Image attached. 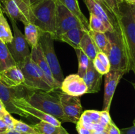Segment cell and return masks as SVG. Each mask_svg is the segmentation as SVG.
<instances>
[{
  "mask_svg": "<svg viewBox=\"0 0 135 134\" xmlns=\"http://www.w3.org/2000/svg\"><path fill=\"white\" fill-rule=\"evenodd\" d=\"M113 13V28H117L122 38L130 64L135 75V22L130 3L123 0H108Z\"/></svg>",
  "mask_w": 135,
  "mask_h": 134,
  "instance_id": "1",
  "label": "cell"
},
{
  "mask_svg": "<svg viewBox=\"0 0 135 134\" xmlns=\"http://www.w3.org/2000/svg\"><path fill=\"white\" fill-rule=\"evenodd\" d=\"M30 22L42 32L51 34L55 39L56 0H42L31 6Z\"/></svg>",
  "mask_w": 135,
  "mask_h": 134,
  "instance_id": "2",
  "label": "cell"
},
{
  "mask_svg": "<svg viewBox=\"0 0 135 134\" xmlns=\"http://www.w3.org/2000/svg\"><path fill=\"white\" fill-rule=\"evenodd\" d=\"M50 93L42 91H32L26 95L25 99L32 106L52 116L62 123L70 122L63 112L59 97Z\"/></svg>",
  "mask_w": 135,
  "mask_h": 134,
  "instance_id": "3",
  "label": "cell"
},
{
  "mask_svg": "<svg viewBox=\"0 0 135 134\" xmlns=\"http://www.w3.org/2000/svg\"><path fill=\"white\" fill-rule=\"evenodd\" d=\"M105 34L109 39L106 55L110 63V70L129 73L131 70L130 64L119 32L117 28H114V31L107 32Z\"/></svg>",
  "mask_w": 135,
  "mask_h": 134,
  "instance_id": "4",
  "label": "cell"
},
{
  "mask_svg": "<svg viewBox=\"0 0 135 134\" xmlns=\"http://www.w3.org/2000/svg\"><path fill=\"white\" fill-rule=\"evenodd\" d=\"M17 66L20 68L24 76L22 86L30 91H42L52 92L53 89L47 83L44 75L36 64L32 61L30 56L26 57Z\"/></svg>",
  "mask_w": 135,
  "mask_h": 134,
  "instance_id": "5",
  "label": "cell"
},
{
  "mask_svg": "<svg viewBox=\"0 0 135 134\" xmlns=\"http://www.w3.org/2000/svg\"><path fill=\"white\" fill-rule=\"evenodd\" d=\"M54 38L49 33L41 32L38 44L40 46L46 62L51 69L54 78L61 85L64 76L54 49Z\"/></svg>",
  "mask_w": 135,
  "mask_h": 134,
  "instance_id": "6",
  "label": "cell"
},
{
  "mask_svg": "<svg viewBox=\"0 0 135 134\" xmlns=\"http://www.w3.org/2000/svg\"><path fill=\"white\" fill-rule=\"evenodd\" d=\"M10 21L13 30V38L11 42L6 45L12 57L17 64L30 56L31 50H30V46L25 39V35L18 28L17 22L12 19H10Z\"/></svg>",
  "mask_w": 135,
  "mask_h": 134,
  "instance_id": "7",
  "label": "cell"
},
{
  "mask_svg": "<svg viewBox=\"0 0 135 134\" xmlns=\"http://www.w3.org/2000/svg\"><path fill=\"white\" fill-rule=\"evenodd\" d=\"M75 28H82L85 29L80 20L64 5L61 4L56 0V24L55 40H57L59 35Z\"/></svg>",
  "mask_w": 135,
  "mask_h": 134,
  "instance_id": "8",
  "label": "cell"
},
{
  "mask_svg": "<svg viewBox=\"0 0 135 134\" xmlns=\"http://www.w3.org/2000/svg\"><path fill=\"white\" fill-rule=\"evenodd\" d=\"M1 5L4 13L10 19L20 21L24 25L30 22L31 6L28 0H6Z\"/></svg>",
  "mask_w": 135,
  "mask_h": 134,
  "instance_id": "9",
  "label": "cell"
},
{
  "mask_svg": "<svg viewBox=\"0 0 135 134\" xmlns=\"http://www.w3.org/2000/svg\"><path fill=\"white\" fill-rule=\"evenodd\" d=\"M84 2L90 13L97 17L105 24L108 32L114 31V18L108 0H84Z\"/></svg>",
  "mask_w": 135,
  "mask_h": 134,
  "instance_id": "10",
  "label": "cell"
},
{
  "mask_svg": "<svg viewBox=\"0 0 135 134\" xmlns=\"http://www.w3.org/2000/svg\"><path fill=\"white\" fill-rule=\"evenodd\" d=\"M24 87L20 85L16 87H9L5 86L0 81V99L5 106L7 111L10 114H16L25 118H28L26 114L15 106V99L18 97H25Z\"/></svg>",
  "mask_w": 135,
  "mask_h": 134,
  "instance_id": "11",
  "label": "cell"
},
{
  "mask_svg": "<svg viewBox=\"0 0 135 134\" xmlns=\"http://www.w3.org/2000/svg\"><path fill=\"white\" fill-rule=\"evenodd\" d=\"M62 109L70 122L76 124L83 112L80 97L69 95L65 93L58 95Z\"/></svg>",
  "mask_w": 135,
  "mask_h": 134,
  "instance_id": "12",
  "label": "cell"
},
{
  "mask_svg": "<svg viewBox=\"0 0 135 134\" xmlns=\"http://www.w3.org/2000/svg\"><path fill=\"white\" fill-rule=\"evenodd\" d=\"M15 106L18 108L19 110L23 112L28 116H33L39 119L40 121L50 123L54 126H61V122L55 118L48 114L44 112L41 110H38L36 108L32 106L27 101L25 100V97H18L15 99Z\"/></svg>",
  "mask_w": 135,
  "mask_h": 134,
  "instance_id": "13",
  "label": "cell"
},
{
  "mask_svg": "<svg viewBox=\"0 0 135 134\" xmlns=\"http://www.w3.org/2000/svg\"><path fill=\"white\" fill-rule=\"evenodd\" d=\"M30 58L32 60V61L36 64L37 66L39 68V69L42 71V72L46 78V80H47V83L51 86L53 90L54 91L60 89L61 85L57 82V81L54 78L51 69H50L48 64L45 59L42 50L39 45L37 47L31 48Z\"/></svg>",
  "mask_w": 135,
  "mask_h": 134,
  "instance_id": "14",
  "label": "cell"
},
{
  "mask_svg": "<svg viewBox=\"0 0 135 134\" xmlns=\"http://www.w3.org/2000/svg\"><path fill=\"white\" fill-rule=\"evenodd\" d=\"M124 74H125L119 71L113 70H110L105 74L103 110L109 112L111 103L116 88Z\"/></svg>",
  "mask_w": 135,
  "mask_h": 134,
  "instance_id": "15",
  "label": "cell"
},
{
  "mask_svg": "<svg viewBox=\"0 0 135 134\" xmlns=\"http://www.w3.org/2000/svg\"><path fill=\"white\" fill-rule=\"evenodd\" d=\"M63 93L75 97H80L87 93V87L82 77L71 74L63 79L60 87Z\"/></svg>",
  "mask_w": 135,
  "mask_h": 134,
  "instance_id": "16",
  "label": "cell"
},
{
  "mask_svg": "<svg viewBox=\"0 0 135 134\" xmlns=\"http://www.w3.org/2000/svg\"><path fill=\"white\" fill-rule=\"evenodd\" d=\"M102 76L95 69L92 60H89L87 70L83 77L87 87V93H96L100 90Z\"/></svg>",
  "mask_w": 135,
  "mask_h": 134,
  "instance_id": "17",
  "label": "cell"
},
{
  "mask_svg": "<svg viewBox=\"0 0 135 134\" xmlns=\"http://www.w3.org/2000/svg\"><path fill=\"white\" fill-rule=\"evenodd\" d=\"M0 81L7 87H16L22 85L24 76L17 65L13 66L0 73Z\"/></svg>",
  "mask_w": 135,
  "mask_h": 134,
  "instance_id": "18",
  "label": "cell"
},
{
  "mask_svg": "<svg viewBox=\"0 0 135 134\" xmlns=\"http://www.w3.org/2000/svg\"><path fill=\"white\" fill-rule=\"evenodd\" d=\"M88 31L82 28H75L69 30L65 34L59 35L57 40L65 42L75 49H79V44L82 38Z\"/></svg>",
  "mask_w": 135,
  "mask_h": 134,
  "instance_id": "19",
  "label": "cell"
},
{
  "mask_svg": "<svg viewBox=\"0 0 135 134\" xmlns=\"http://www.w3.org/2000/svg\"><path fill=\"white\" fill-rule=\"evenodd\" d=\"M57 1L64 5L72 14H73L83 24L84 28L87 31L89 30V22L80 10L78 0H57Z\"/></svg>",
  "mask_w": 135,
  "mask_h": 134,
  "instance_id": "20",
  "label": "cell"
},
{
  "mask_svg": "<svg viewBox=\"0 0 135 134\" xmlns=\"http://www.w3.org/2000/svg\"><path fill=\"white\" fill-rule=\"evenodd\" d=\"M25 37L26 42L31 48L37 47L38 45L41 31L37 26L31 22L25 25Z\"/></svg>",
  "mask_w": 135,
  "mask_h": 134,
  "instance_id": "21",
  "label": "cell"
},
{
  "mask_svg": "<svg viewBox=\"0 0 135 134\" xmlns=\"http://www.w3.org/2000/svg\"><path fill=\"white\" fill-rule=\"evenodd\" d=\"M79 49L91 60H93L95 59L98 52L94 43L88 32L86 33L82 38L79 44Z\"/></svg>",
  "mask_w": 135,
  "mask_h": 134,
  "instance_id": "22",
  "label": "cell"
},
{
  "mask_svg": "<svg viewBox=\"0 0 135 134\" xmlns=\"http://www.w3.org/2000/svg\"><path fill=\"white\" fill-rule=\"evenodd\" d=\"M16 65L17 63L12 57L7 45L0 39V73Z\"/></svg>",
  "mask_w": 135,
  "mask_h": 134,
  "instance_id": "23",
  "label": "cell"
},
{
  "mask_svg": "<svg viewBox=\"0 0 135 134\" xmlns=\"http://www.w3.org/2000/svg\"><path fill=\"white\" fill-rule=\"evenodd\" d=\"M38 134H69L61 126H57L40 121L33 126Z\"/></svg>",
  "mask_w": 135,
  "mask_h": 134,
  "instance_id": "24",
  "label": "cell"
},
{
  "mask_svg": "<svg viewBox=\"0 0 135 134\" xmlns=\"http://www.w3.org/2000/svg\"><path fill=\"white\" fill-rule=\"evenodd\" d=\"M88 33L94 43L98 51L107 54L109 47V39L106 34L90 30H88Z\"/></svg>",
  "mask_w": 135,
  "mask_h": 134,
  "instance_id": "25",
  "label": "cell"
},
{
  "mask_svg": "<svg viewBox=\"0 0 135 134\" xmlns=\"http://www.w3.org/2000/svg\"><path fill=\"white\" fill-rule=\"evenodd\" d=\"M13 38L10 26L4 15L1 4L0 3V39L5 44L10 43Z\"/></svg>",
  "mask_w": 135,
  "mask_h": 134,
  "instance_id": "26",
  "label": "cell"
},
{
  "mask_svg": "<svg viewBox=\"0 0 135 134\" xmlns=\"http://www.w3.org/2000/svg\"><path fill=\"white\" fill-rule=\"evenodd\" d=\"M75 51H76L78 61H79L77 74L83 78L87 70L90 59L80 49H75Z\"/></svg>",
  "mask_w": 135,
  "mask_h": 134,
  "instance_id": "27",
  "label": "cell"
},
{
  "mask_svg": "<svg viewBox=\"0 0 135 134\" xmlns=\"http://www.w3.org/2000/svg\"><path fill=\"white\" fill-rule=\"evenodd\" d=\"M90 30L102 33H106L107 32H108V29L105 24L100 18L91 13H90L89 19V30Z\"/></svg>",
  "mask_w": 135,
  "mask_h": 134,
  "instance_id": "28",
  "label": "cell"
},
{
  "mask_svg": "<svg viewBox=\"0 0 135 134\" xmlns=\"http://www.w3.org/2000/svg\"><path fill=\"white\" fill-rule=\"evenodd\" d=\"M14 129L22 133H25L26 134H38L36 130L34 128L33 126H29L27 123L22 122L21 120H18L15 119Z\"/></svg>",
  "mask_w": 135,
  "mask_h": 134,
  "instance_id": "29",
  "label": "cell"
},
{
  "mask_svg": "<svg viewBox=\"0 0 135 134\" xmlns=\"http://www.w3.org/2000/svg\"><path fill=\"white\" fill-rule=\"evenodd\" d=\"M92 63H93V65L94 66L95 69H96L99 73L101 74L102 75H105L110 71L105 68V66H104V64H102V63L99 60L97 56H96L95 59L92 60Z\"/></svg>",
  "mask_w": 135,
  "mask_h": 134,
  "instance_id": "30",
  "label": "cell"
},
{
  "mask_svg": "<svg viewBox=\"0 0 135 134\" xmlns=\"http://www.w3.org/2000/svg\"><path fill=\"white\" fill-rule=\"evenodd\" d=\"M112 120L111 118L110 115H109V112L105 111V110L101 111V117H100V122H99V123L101 126L107 129Z\"/></svg>",
  "mask_w": 135,
  "mask_h": 134,
  "instance_id": "31",
  "label": "cell"
},
{
  "mask_svg": "<svg viewBox=\"0 0 135 134\" xmlns=\"http://www.w3.org/2000/svg\"><path fill=\"white\" fill-rule=\"evenodd\" d=\"M96 56L102 63V64L105 66V68L109 70H110V63H109V58L107 56L106 54L101 52V51H98L97 55H96Z\"/></svg>",
  "mask_w": 135,
  "mask_h": 134,
  "instance_id": "32",
  "label": "cell"
},
{
  "mask_svg": "<svg viewBox=\"0 0 135 134\" xmlns=\"http://www.w3.org/2000/svg\"><path fill=\"white\" fill-rule=\"evenodd\" d=\"M15 118H13L10 113L7 112L3 117L2 118V120L4 121L5 124L7 126L9 130H12L14 129V123H15Z\"/></svg>",
  "mask_w": 135,
  "mask_h": 134,
  "instance_id": "33",
  "label": "cell"
},
{
  "mask_svg": "<svg viewBox=\"0 0 135 134\" xmlns=\"http://www.w3.org/2000/svg\"><path fill=\"white\" fill-rule=\"evenodd\" d=\"M107 134H121L119 129L115 124L113 120L111 121L107 128Z\"/></svg>",
  "mask_w": 135,
  "mask_h": 134,
  "instance_id": "34",
  "label": "cell"
},
{
  "mask_svg": "<svg viewBox=\"0 0 135 134\" xmlns=\"http://www.w3.org/2000/svg\"><path fill=\"white\" fill-rule=\"evenodd\" d=\"M76 130L79 134H90L92 131V130L84 127L79 122L76 123Z\"/></svg>",
  "mask_w": 135,
  "mask_h": 134,
  "instance_id": "35",
  "label": "cell"
},
{
  "mask_svg": "<svg viewBox=\"0 0 135 134\" xmlns=\"http://www.w3.org/2000/svg\"><path fill=\"white\" fill-rule=\"evenodd\" d=\"M121 134H135V126H132L131 127H126L120 130Z\"/></svg>",
  "mask_w": 135,
  "mask_h": 134,
  "instance_id": "36",
  "label": "cell"
},
{
  "mask_svg": "<svg viewBox=\"0 0 135 134\" xmlns=\"http://www.w3.org/2000/svg\"><path fill=\"white\" fill-rule=\"evenodd\" d=\"M9 130L7 126L5 124L2 118H0V134H7Z\"/></svg>",
  "mask_w": 135,
  "mask_h": 134,
  "instance_id": "37",
  "label": "cell"
},
{
  "mask_svg": "<svg viewBox=\"0 0 135 134\" xmlns=\"http://www.w3.org/2000/svg\"><path fill=\"white\" fill-rule=\"evenodd\" d=\"M7 112H8L7 111L6 109H5L3 104L2 101L0 99V118H2Z\"/></svg>",
  "mask_w": 135,
  "mask_h": 134,
  "instance_id": "38",
  "label": "cell"
},
{
  "mask_svg": "<svg viewBox=\"0 0 135 134\" xmlns=\"http://www.w3.org/2000/svg\"><path fill=\"white\" fill-rule=\"evenodd\" d=\"M7 134H26L25 133H22L21 131H18L17 130H15V129H12L8 131V132L7 133Z\"/></svg>",
  "mask_w": 135,
  "mask_h": 134,
  "instance_id": "39",
  "label": "cell"
},
{
  "mask_svg": "<svg viewBox=\"0 0 135 134\" xmlns=\"http://www.w3.org/2000/svg\"><path fill=\"white\" fill-rule=\"evenodd\" d=\"M130 5H131V8L133 19H134V21L135 22V3H130Z\"/></svg>",
  "mask_w": 135,
  "mask_h": 134,
  "instance_id": "40",
  "label": "cell"
},
{
  "mask_svg": "<svg viewBox=\"0 0 135 134\" xmlns=\"http://www.w3.org/2000/svg\"><path fill=\"white\" fill-rule=\"evenodd\" d=\"M41 1H42V0H28L29 3H30V6H32V5L38 3L40 2Z\"/></svg>",
  "mask_w": 135,
  "mask_h": 134,
  "instance_id": "41",
  "label": "cell"
},
{
  "mask_svg": "<svg viewBox=\"0 0 135 134\" xmlns=\"http://www.w3.org/2000/svg\"><path fill=\"white\" fill-rule=\"evenodd\" d=\"M90 134H107V130L104 131H92Z\"/></svg>",
  "mask_w": 135,
  "mask_h": 134,
  "instance_id": "42",
  "label": "cell"
},
{
  "mask_svg": "<svg viewBox=\"0 0 135 134\" xmlns=\"http://www.w3.org/2000/svg\"><path fill=\"white\" fill-rule=\"evenodd\" d=\"M129 3H135V0H129Z\"/></svg>",
  "mask_w": 135,
  "mask_h": 134,
  "instance_id": "43",
  "label": "cell"
},
{
  "mask_svg": "<svg viewBox=\"0 0 135 134\" xmlns=\"http://www.w3.org/2000/svg\"><path fill=\"white\" fill-rule=\"evenodd\" d=\"M5 1H6V0H0V3L3 4Z\"/></svg>",
  "mask_w": 135,
  "mask_h": 134,
  "instance_id": "44",
  "label": "cell"
},
{
  "mask_svg": "<svg viewBox=\"0 0 135 134\" xmlns=\"http://www.w3.org/2000/svg\"><path fill=\"white\" fill-rule=\"evenodd\" d=\"M133 87H134V90H135V83H133Z\"/></svg>",
  "mask_w": 135,
  "mask_h": 134,
  "instance_id": "45",
  "label": "cell"
},
{
  "mask_svg": "<svg viewBox=\"0 0 135 134\" xmlns=\"http://www.w3.org/2000/svg\"><path fill=\"white\" fill-rule=\"evenodd\" d=\"M123 1H127V2L129 3V0H123Z\"/></svg>",
  "mask_w": 135,
  "mask_h": 134,
  "instance_id": "46",
  "label": "cell"
},
{
  "mask_svg": "<svg viewBox=\"0 0 135 134\" xmlns=\"http://www.w3.org/2000/svg\"><path fill=\"white\" fill-rule=\"evenodd\" d=\"M133 125L135 126V119L134 120V121H133Z\"/></svg>",
  "mask_w": 135,
  "mask_h": 134,
  "instance_id": "47",
  "label": "cell"
}]
</instances>
